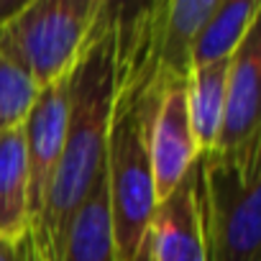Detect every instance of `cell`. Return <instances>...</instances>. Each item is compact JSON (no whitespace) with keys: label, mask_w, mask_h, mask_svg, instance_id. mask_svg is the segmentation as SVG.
Returning <instances> with one entry per match:
<instances>
[{"label":"cell","mask_w":261,"mask_h":261,"mask_svg":"<svg viewBox=\"0 0 261 261\" xmlns=\"http://www.w3.org/2000/svg\"><path fill=\"white\" fill-rule=\"evenodd\" d=\"M115 87V3H102L87 41L69 69L64 146L36 225L29 228L41 261H59L82 197L105 167Z\"/></svg>","instance_id":"1"},{"label":"cell","mask_w":261,"mask_h":261,"mask_svg":"<svg viewBox=\"0 0 261 261\" xmlns=\"http://www.w3.org/2000/svg\"><path fill=\"white\" fill-rule=\"evenodd\" d=\"M13 261H41L36 246H34V238L31 233L26 230L18 241H16V248H13Z\"/></svg>","instance_id":"14"},{"label":"cell","mask_w":261,"mask_h":261,"mask_svg":"<svg viewBox=\"0 0 261 261\" xmlns=\"http://www.w3.org/2000/svg\"><path fill=\"white\" fill-rule=\"evenodd\" d=\"M105 0H26L0 26V57L46 87L74 67Z\"/></svg>","instance_id":"3"},{"label":"cell","mask_w":261,"mask_h":261,"mask_svg":"<svg viewBox=\"0 0 261 261\" xmlns=\"http://www.w3.org/2000/svg\"><path fill=\"white\" fill-rule=\"evenodd\" d=\"M13 248H16V241L0 238V261H13Z\"/></svg>","instance_id":"15"},{"label":"cell","mask_w":261,"mask_h":261,"mask_svg":"<svg viewBox=\"0 0 261 261\" xmlns=\"http://www.w3.org/2000/svg\"><path fill=\"white\" fill-rule=\"evenodd\" d=\"M31 228L29 215V169L23 130L0 134V238L18 241Z\"/></svg>","instance_id":"9"},{"label":"cell","mask_w":261,"mask_h":261,"mask_svg":"<svg viewBox=\"0 0 261 261\" xmlns=\"http://www.w3.org/2000/svg\"><path fill=\"white\" fill-rule=\"evenodd\" d=\"M218 0H172L164 3L162 21V77L164 82H187L192 41L207 16L215 11Z\"/></svg>","instance_id":"10"},{"label":"cell","mask_w":261,"mask_h":261,"mask_svg":"<svg viewBox=\"0 0 261 261\" xmlns=\"http://www.w3.org/2000/svg\"><path fill=\"white\" fill-rule=\"evenodd\" d=\"M258 16H261L258 0H218L215 11L207 16V21L202 23V29L192 41L190 69L230 59L238 44L243 41L248 26Z\"/></svg>","instance_id":"11"},{"label":"cell","mask_w":261,"mask_h":261,"mask_svg":"<svg viewBox=\"0 0 261 261\" xmlns=\"http://www.w3.org/2000/svg\"><path fill=\"white\" fill-rule=\"evenodd\" d=\"M205 261H261V134L195 159Z\"/></svg>","instance_id":"2"},{"label":"cell","mask_w":261,"mask_h":261,"mask_svg":"<svg viewBox=\"0 0 261 261\" xmlns=\"http://www.w3.org/2000/svg\"><path fill=\"white\" fill-rule=\"evenodd\" d=\"M67 105H69V74L39 90L36 102L31 105L21 130L26 146V169H29V215L31 225H36L49 187L54 182V172L64 146L67 128Z\"/></svg>","instance_id":"4"},{"label":"cell","mask_w":261,"mask_h":261,"mask_svg":"<svg viewBox=\"0 0 261 261\" xmlns=\"http://www.w3.org/2000/svg\"><path fill=\"white\" fill-rule=\"evenodd\" d=\"M228 59L192 67L187 77V115L197 154L213 151L220 134L223 100H225Z\"/></svg>","instance_id":"12"},{"label":"cell","mask_w":261,"mask_h":261,"mask_svg":"<svg viewBox=\"0 0 261 261\" xmlns=\"http://www.w3.org/2000/svg\"><path fill=\"white\" fill-rule=\"evenodd\" d=\"M59 261H118L105 167L69 220Z\"/></svg>","instance_id":"8"},{"label":"cell","mask_w":261,"mask_h":261,"mask_svg":"<svg viewBox=\"0 0 261 261\" xmlns=\"http://www.w3.org/2000/svg\"><path fill=\"white\" fill-rule=\"evenodd\" d=\"M261 16L248 26L243 41L228 59L223 120L218 151H233L261 134Z\"/></svg>","instance_id":"5"},{"label":"cell","mask_w":261,"mask_h":261,"mask_svg":"<svg viewBox=\"0 0 261 261\" xmlns=\"http://www.w3.org/2000/svg\"><path fill=\"white\" fill-rule=\"evenodd\" d=\"M149 159L156 202L164 200L197 159L187 115V82H169L149 128Z\"/></svg>","instance_id":"6"},{"label":"cell","mask_w":261,"mask_h":261,"mask_svg":"<svg viewBox=\"0 0 261 261\" xmlns=\"http://www.w3.org/2000/svg\"><path fill=\"white\" fill-rule=\"evenodd\" d=\"M146 253L149 261H205L195 192V164L182 177V182L156 202L146 233Z\"/></svg>","instance_id":"7"},{"label":"cell","mask_w":261,"mask_h":261,"mask_svg":"<svg viewBox=\"0 0 261 261\" xmlns=\"http://www.w3.org/2000/svg\"><path fill=\"white\" fill-rule=\"evenodd\" d=\"M36 82L13 62L0 57V134L23 125L31 105L36 102Z\"/></svg>","instance_id":"13"},{"label":"cell","mask_w":261,"mask_h":261,"mask_svg":"<svg viewBox=\"0 0 261 261\" xmlns=\"http://www.w3.org/2000/svg\"><path fill=\"white\" fill-rule=\"evenodd\" d=\"M146 261H149V258H146Z\"/></svg>","instance_id":"16"}]
</instances>
